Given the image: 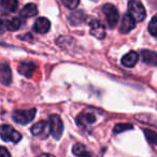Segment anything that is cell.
Masks as SVG:
<instances>
[{
  "instance_id": "cell-2",
  "label": "cell",
  "mask_w": 157,
  "mask_h": 157,
  "mask_svg": "<svg viewBox=\"0 0 157 157\" xmlns=\"http://www.w3.org/2000/svg\"><path fill=\"white\" fill-rule=\"evenodd\" d=\"M23 21L20 17H12L9 15L0 16V31L9 30V31H16L22 27Z\"/></svg>"
},
{
  "instance_id": "cell-27",
  "label": "cell",
  "mask_w": 157,
  "mask_h": 157,
  "mask_svg": "<svg viewBox=\"0 0 157 157\" xmlns=\"http://www.w3.org/2000/svg\"><path fill=\"white\" fill-rule=\"evenodd\" d=\"M94 1H96V0H94Z\"/></svg>"
},
{
  "instance_id": "cell-15",
  "label": "cell",
  "mask_w": 157,
  "mask_h": 157,
  "mask_svg": "<svg viewBox=\"0 0 157 157\" xmlns=\"http://www.w3.org/2000/svg\"><path fill=\"white\" fill-rule=\"evenodd\" d=\"M38 14V8L35 3H28L26 5L20 12V16L23 18L33 17Z\"/></svg>"
},
{
  "instance_id": "cell-21",
  "label": "cell",
  "mask_w": 157,
  "mask_h": 157,
  "mask_svg": "<svg viewBox=\"0 0 157 157\" xmlns=\"http://www.w3.org/2000/svg\"><path fill=\"white\" fill-rule=\"evenodd\" d=\"M132 127L133 126L131 124H117V125H115V127H114V132L115 133L124 132V131L132 129Z\"/></svg>"
},
{
  "instance_id": "cell-7",
  "label": "cell",
  "mask_w": 157,
  "mask_h": 157,
  "mask_svg": "<svg viewBox=\"0 0 157 157\" xmlns=\"http://www.w3.org/2000/svg\"><path fill=\"white\" fill-rule=\"evenodd\" d=\"M87 23L90 27V33L98 39H103L105 36V28L100 21L94 17H88Z\"/></svg>"
},
{
  "instance_id": "cell-6",
  "label": "cell",
  "mask_w": 157,
  "mask_h": 157,
  "mask_svg": "<svg viewBox=\"0 0 157 157\" xmlns=\"http://www.w3.org/2000/svg\"><path fill=\"white\" fill-rule=\"evenodd\" d=\"M103 14L105 15V20H107L108 26L110 28H114L116 26L120 18V13H118L117 9L111 3H107L102 7Z\"/></svg>"
},
{
  "instance_id": "cell-5",
  "label": "cell",
  "mask_w": 157,
  "mask_h": 157,
  "mask_svg": "<svg viewBox=\"0 0 157 157\" xmlns=\"http://www.w3.org/2000/svg\"><path fill=\"white\" fill-rule=\"evenodd\" d=\"M0 137L3 141L13 142V143H17L22 139V135L10 125H1L0 126Z\"/></svg>"
},
{
  "instance_id": "cell-17",
  "label": "cell",
  "mask_w": 157,
  "mask_h": 157,
  "mask_svg": "<svg viewBox=\"0 0 157 157\" xmlns=\"http://www.w3.org/2000/svg\"><path fill=\"white\" fill-rule=\"evenodd\" d=\"M84 20H85V15H84V12L81 10L73 11L69 15V23L72 26H78L81 23L84 22Z\"/></svg>"
},
{
  "instance_id": "cell-16",
  "label": "cell",
  "mask_w": 157,
  "mask_h": 157,
  "mask_svg": "<svg viewBox=\"0 0 157 157\" xmlns=\"http://www.w3.org/2000/svg\"><path fill=\"white\" fill-rule=\"evenodd\" d=\"M0 8L5 12H15L18 8L17 0H0Z\"/></svg>"
},
{
  "instance_id": "cell-8",
  "label": "cell",
  "mask_w": 157,
  "mask_h": 157,
  "mask_svg": "<svg viewBox=\"0 0 157 157\" xmlns=\"http://www.w3.org/2000/svg\"><path fill=\"white\" fill-rule=\"evenodd\" d=\"M31 133L33 136L41 139H46L50 133V126H48V122L46 121H40V122L36 123L30 129Z\"/></svg>"
},
{
  "instance_id": "cell-22",
  "label": "cell",
  "mask_w": 157,
  "mask_h": 157,
  "mask_svg": "<svg viewBox=\"0 0 157 157\" xmlns=\"http://www.w3.org/2000/svg\"><path fill=\"white\" fill-rule=\"evenodd\" d=\"M63 5L70 10H74L80 3V0H61Z\"/></svg>"
},
{
  "instance_id": "cell-3",
  "label": "cell",
  "mask_w": 157,
  "mask_h": 157,
  "mask_svg": "<svg viewBox=\"0 0 157 157\" xmlns=\"http://www.w3.org/2000/svg\"><path fill=\"white\" fill-rule=\"evenodd\" d=\"M48 126H50V132L53 138L59 140L63 132V124L60 116L57 114H52L48 118Z\"/></svg>"
},
{
  "instance_id": "cell-4",
  "label": "cell",
  "mask_w": 157,
  "mask_h": 157,
  "mask_svg": "<svg viewBox=\"0 0 157 157\" xmlns=\"http://www.w3.org/2000/svg\"><path fill=\"white\" fill-rule=\"evenodd\" d=\"M36 109L29 110H15L12 113V118L15 123L20 125H27L35 118L36 116Z\"/></svg>"
},
{
  "instance_id": "cell-14",
  "label": "cell",
  "mask_w": 157,
  "mask_h": 157,
  "mask_svg": "<svg viewBox=\"0 0 157 157\" xmlns=\"http://www.w3.org/2000/svg\"><path fill=\"white\" fill-rule=\"evenodd\" d=\"M138 59H139L138 53L135 52V51H130V52L127 53V54L122 58V65L125 66V67L131 68L137 63Z\"/></svg>"
},
{
  "instance_id": "cell-12",
  "label": "cell",
  "mask_w": 157,
  "mask_h": 157,
  "mask_svg": "<svg viewBox=\"0 0 157 157\" xmlns=\"http://www.w3.org/2000/svg\"><path fill=\"white\" fill-rule=\"evenodd\" d=\"M36 68L37 66L33 63V61H23L18 66V72H20L22 75L26 76V78H30L33 76V72L36 71Z\"/></svg>"
},
{
  "instance_id": "cell-24",
  "label": "cell",
  "mask_w": 157,
  "mask_h": 157,
  "mask_svg": "<svg viewBox=\"0 0 157 157\" xmlns=\"http://www.w3.org/2000/svg\"><path fill=\"white\" fill-rule=\"evenodd\" d=\"M0 157H11L10 152L5 146H0Z\"/></svg>"
},
{
  "instance_id": "cell-25",
  "label": "cell",
  "mask_w": 157,
  "mask_h": 157,
  "mask_svg": "<svg viewBox=\"0 0 157 157\" xmlns=\"http://www.w3.org/2000/svg\"><path fill=\"white\" fill-rule=\"evenodd\" d=\"M148 3L153 7L157 8V0H148Z\"/></svg>"
},
{
  "instance_id": "cell-23",
  "label": "cell",
  "mask_w": 157,
  "mask_h": 157,
  "mask_svg": "<svg viewBox=\"0 0 157 157\" xmlns=\"http://www.w3.org/2000/svg\"><path fill=\"white\" fill-rule=\"evenodd\" d=\"M81 120L83 121V122H85L86 124H93V123L96 122V116L93 113H85L82 115Z\"/></svg>"
},
{
  "instance_id": "cell-19",
  "label": "cell",
  "mask_w": 157,
  "mask_h": 157,
  "mask_svg": "<svg viewBox=\"0 0 157 157\" xmlns=\"http://www.w3.org/2000/svg\"><path fill=\"white\" fill-rule=\"evenodd\" d=\"M144 135L148 143L153 145H157V132L151 130V129H144Z\"/></svg>"
},
{
  "instance_id": "cell-1",
  "label": "cell",
  "mask_w": 157,
  "mask_h": 157,
  "mask_svg": "<svg viewBox=\"0 0 157 157\" xmlns=\"http://www.w3.org/2000/svg\"><path fill=\"white\" fill-rule=\"evenodd\" d=\"M128 14L136 21V23L142 22L146 16L145 8L139 0H129L128 1Z\"/></svg>"
},
{
  "instance_id": "cell-20",
  "label": "cell",
  "mask_w": 157,
  "mask_h": 157,
  "mask_svg": "<svg viewBox=\"0 0 157 157\" xmlns=\"http://www.w3.org/2000/svg\"><path fill=\"white\" fill-rule=\"evenodd\" d=\"M148 31L153 37L157 39V15H155L151 20L150 24H148Z\"/></svg>"
},
{
  "instance_id": "cell-9",
  "label": "cell",
  "mask_w": 157,
  "mask_h": 157,
  "mask_svg": "<svg viewBox=\"0 0 157 157\" xmlns=\"http://www.w3.org/2000/svg\"><path fill=\"white\" fill-rule=\"evenodd\" d=\"M12 82L11 68L8 63H0V83L3 85H10Z\"/></svg>"
},
{
  "instance_id": "cell-11",
  "label": "cell",
  "mask_w": 157,
  "mask_h": 157,
  "mask_svg": "<svg viewBox=\"0 0 157 157\" xmlns=\"http://www.w3.org/2000/svg\"><path fill=\"white\" fill-rule=\"evenodd\" d=\"M136 21L129 15L128 13H126L124 15V17L122 18V22H121V26H120V31L122 33H128L136 27Z\"/></svg>"
},
{
  "instance_id": "cell-10",
  "label": "cell",
  "mask_w": 157,
  "mask_h": 157,
  "mask_svg": "<svg viewBox=\"0 0 157 157\" xmlns=\"http://www.w3.org/2000/svg\"><path fill=\"white\" fill-rule=\"evenodd\" d=\"M51 28V22L46 17H39L33 24V30L40 35L48 33Z\"/></svg>"
},
{
  "instance_id": "cell-26",
  "label": "cell",
  "mask_w": 157,
  "mask_h": 157,
  "mask_svg": "<svg viewBox=\"0 0 157 157\" xmlns=\"http://www.w3.org/2000/svg\"><path fill=\"white\" fill-rule=\"evenodd\" d=\"M38 157H55L54 155H52V154H41L40 156H38Z\"/></svg>"
},
{
  "instance_id": "cell-18",
  "label": "cell",
  "mask_w": 157,
  "mask_h": 157,
  "mask_svg": "<svg viewBox=\"0 0 157 157\" xmlns=\"http://www.w3.org/2000/svg\"><path fill=\"white\" fill-rule=\"evenodd\" d=\"M72 153L78 157H92V154L86 150L85 145L81 143L74 144L73 148H72Z\"/></svg>"
},
{
  "instance_id": "cell-13",
  "label": "cell",
  "mask_w": 157,
  "mask_h": 157,
  "mask_svg": "<svg viewBox=\"0 0 157 157\" xmlns=\"http://www.w3.org/2000/svg\"><path fill=\"white\" fill-rule=\"evenodd\" d=\"M141 58L143 63L150 66H157V53L150 50L141 51Z\"/></svg>"
}]
</instances>
